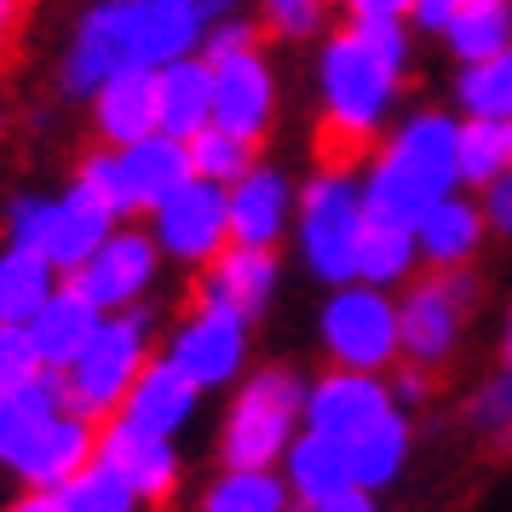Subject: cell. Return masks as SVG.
<instances>
[{"label": "cell", "instance_id": "1", "mask_svg": "<svg viewBox=\"0 0 512 512\" xmlns=\"http://www.w3.org/2000/svg\"><path fill=\"white\" fill-rule=\"evenodd\" d=\"M409 64V24L380 18V24H346L323 47V127H317V162L357 167L369 156L380 121L392 110L397 81Z\"/></svg>", "mask_w": 512, "mask_h": 512}, {"label": "cell", "instance_id": "2", "mask_svg": "<svg viewBox=\"0 0 512 512\" xmlns=\"http://www.w3.org/2000/svg\"><path fill=\"white\" fill-rule=\"evenodd\" d=\"M461 121L443 116V110H415V116L397 127L386 150L369 162V179H363V213L380 219V225H409L438 196L461 190Z\"/></svg>", "mask_w": 512, "mask_h": 512}, {"label": "cell", "instance_id": "3", "mask_svg": "<svg viewBox=\"0 0 512 512\" xmlns=\"http://www.w3.org/2000/svg\"><path fill=\"white\" fill-rule=\"evenodd\" d=\"M305 380L294 369H254L236 380L219 420V466H277L300 432Z\"/></svg>", "mask_w": 512, "mask_h": 512}, {"label": "cell", "instance_id": "4", "mask_svg": "<svg viewBox=\"0 0 512 512\" xmlns=\"http://www.w3.org/2000/svg\"><path fill=\"white\" fill-rule=\"evenodd\" d=\"M300 254L305 271L328 288L357 282V242H363V179L346 167H317V179L300 190Z\"/></svg>", "mask_w": 512, "mask_h": 512}, {"label": "cell", "instance_id": "5", "mask_svg": "<svg viewBox=\"0 0 512 512\" xmlns=\"http://www.w3.org/2000/svg\"><path fill=\"white\" fill-rule=\"evenodd\" d=\"M144 363H150V311L133 305V311L104 317L93 328V340L81 346V357L58 374L64 380V403L87 420H110Z\"/></svg>", "mask_w": 512, "mask_h": 512}, {"label": "cell", "instance_id": "6", "mask_svg": "<svg viewBox=\"0 0 512 512\" xmlns=\"http://www.w3.org/2000/svg\"><path fill=\"white\" fill-rule=\"evenodd\" d=\"M323 351L334 369H363V374H386L403 363V340H397V300L386 288L369 282H340L328 294L323 317H317Z\"/></svg>", "mask_w": 512, "mask_h": 512}, {"label": "cell", "instance_id": "7", "mask_svg": "<svg viewBox=\"0 0 512 512\" xmlns=\"http://www.w3.org/2000/svg\"><path fill=\"white\" fill-rule=\"evenodd\" d=\"M478 305V277L466 271H432L420 277L403 300H397V340H403V363L438 369L455 357L466 334V317Z\"/></svg>", "mask_w": 512, "mask_h": 512}, {"label": "cell", "instance_id": "8", "mask_svg": "<svg viewBox=\"0 0 512 512\" xmlns=\"http://www.w3.org/2000/svg\"><path fill=\"white\" fill-rule=\"evenodd\" d=\"M173 369L196 380L202 392H219V386H236L242 369H248V317H236L225 305H190L185 323L173 328V340L162 351Z\"/></svg>", "mask_w": 512, "mask_h": 512}, {"label": "cell", "instance_id": "9", "mask_svg": "<svg viewBox=\"0 0 512 512\" xmlns=\"http://www.w3.org/2000/svg\"><path fill=\"white\" fill-rule=\"evenodd\" d=\"M156 265H162L156 236H144V231H110L104 242H98V254L87 259V265H75V271H70V288L81 294V300H93L104 317H116V311H133V305L150 294Z\"/></svg>", "mask_w": 512, "mask_h": 512}, {"label": "cell", "instance_id": "10", "mask_svg": "<svg viewBox=\"0 0 512 512\" xmlns=\"http://www.w3.org/2000/svg\"><path fill=\"white\" fill-rule=\"evenodd\" d=\"M156 225V248L179 265H208L225 242H231V213H225V185H208V179H185V185L167 196L162 208L150 213Z\"/></svg>", "mask_w": 512, "mask_h": 512}, {"label": "cell", "instance_id": "11", "mask_svg": "<svg viewBox=\"0 0 512 512\" xmlns=\"http://www.w3.org/2000/svg\"><path fill=\"white\" fill-rule=\"evenodd\" d=\"M93 461H104L116 472L121 484L139 495L144 507H167L173 495H179V438H156V432H139V426H127V420H98V449Z\"/></svg>", "mask_w": 512, "mask_h": 512}, {"label": "cell", "instance_id": "12", "mask_svg": "<svg viewBox=\"0 0 512 512\" xmlns=\"http://www.w3.org/2000/svg\"><path fill=\"white\" fill-rule=\"evenodd\" d=\"M121 29V64L139 70H162L173 58H190V47L202 41V12L190 0H110Z\"/></svg>", "mask_w": 512, "mask_h": 512}, {"label": "cell", "instance_id": "13", "mask_svg": "<svg viewBox=\"0 0 512 512\" xmlns=\"http://www.w3.org/2000/svg\"><path fill=\"white\" fill-rule=\"evenodd\" d=\"M397 397L386 386V374H363V369H328L323 380L305 386V409L300 426L323 432V438L351 443L357 432H369L380 415H392Z\"/></svg>", "mask_w": 512, "mask_h": 512}, {"label": "cell", "instance_id": "14", "mask_svg": "<svg viewBox=\"0 0 512 512\" xmlns=\"http://www.w3.org/2000/svg\"><path fill=\"white\" fill-rule=\"evenodd\" d=\"M277 248H248V242H225L219 254L202 265V277H196V300L202 305H225L236 317H248L254 323L259 311L271 305L277 294Z\"/></svg>", "mask_w": 512, "mask_h": 512}, {"label": "cell", "instance_id": "15", "mask_svg": "<svg viewBox=\"0 0 512 512\" xmlns=\"http://www.w3.org/2000/svg\"><path fill=\"white\" fill-rule=\"evenodd\" d=\"M208 70H213V127L259 144L271 116H277V87H271V70H265L259 47L236 52V58H219Z\"/></svg>", "mask_w": 512, "mask_h": 512}, {"label": "cell", "instance_id": "16", "mask_svg": "<svg viewBox=\"0 0 512 512\" xmlns=\"http://www.w3.org/2000/svg\"><path fill=\"white\" fill-rule=\"evenodd\" d=\"M64 409H70L64 403V380L52 369H41L35 380L12 386V392H0V472L18 478L29 466V455L41 449V438L58 426Z\"/></svg>", "mask_w": 512, "mask_h": 512}, {"label": "cell", "instance_id": "17", "mask_svg": "<svg viewBox=\"0 0 512 512\" xmlns=\"http://www.w3.org/2000/svg\"><path fill=\"white\" fill-rule=\"evenodd\" d=\"M196 403H202V386L185 380L167 357H150L139 369V380L127 386V397H121L116 420L139 426V432H156V438H179L196 420Z\"/></svg>", "mask_w": 512, "mask_h": 512}, {"label": "cell", "instance_id": "18", "mask_svg": "<svg viewBox=\"0 0 512 512\" xmlns=\"http://www.w3.org/2000/svg\"><path fill=\"white\" fill-rule=\"evenodd\" d=\"M116 231V213L98 202L93 190L70 185V196H58L47 202V225H41V242H35V254L47 259L58 277H70L75 265H87L98 254V242Z\"/></svg>", "mask_w": 512, "mask_h": 512}, {"label": "cell", "instance_id": "19", "mask_svg": "<svg viewBox=\"0 0 512 512\" xmlns=\"http://www.w3.org/2000/svg\"><path fill=\"white\" fill-rule=\"evenodd\" d=\"M225 213H231V242L248 248H277L282 231L294 225V185L277 167H248L236 185H225Z\"/></svg>", "mask_w": 512, "mask_h": 512}, {"label": "cell", "instance_id": "20", "mask_svg": "<svg viewBox=\"0 0 512 512\" xmlns=\"http://www.w3.org/2000/svg\"><path fill=\"white\" fill-rule=\"evenodd\" d=\"M484 208L461 196V190H449L438 196L432 208L415 219V248H420V265H432V271H466L478 248H484Z\"/></svg>", "mask_w": 512, "mask_h": 512}, {"label": "cell", "instance_id": "21", "mask_svg": "<svg viewBox=\"0 0 512 512\" xmlns=\"http://www.w3.org/2000/svg\"><path fill=\"white\" fill-rule=\"evenodd\" d=\"M282 484H288V495H294V507H323V501H334V495H346L351 484V461H346V443L340 438H323V432H311V426H300L294 432V443H288V455L277 461Z\"/></svg>", "mask_w": 512, "mask_h": 512}, {"label": "cell", "instance_id": "22", "mask_svg": "<svg viewBox=\"0 0 512 512\" xmlns=\"http://www.w3.org/2000/svg\"><path fill=\"white\" fill-rule=\"evenodd\" d=\"M104 323V311H98L93 300H81L70 282L64 288H52V300L29 317V346H35V357H41V369L64 374L81 357V346L93 340V328Z\"/></svg>", "mask_w": 512, "mask_h": 512}, {"label": "cell", "instance_id": "23", "mask_svg": "<svg viewBox=\"0 0 512 512\" xmlns=\"http://www.w3.org/2000/svg\"><path fill=\"white\" fill-rule=\"evenodd\" d=\"M213 121V70L208 58H173L156 70V133L190 139Z\"/></svg>", "mask_w": 512, "mask_h": 512}, {"label": "cell", "instance_id": "24", "mask_svg": "<svg viewBox=\"0 0 512 512\" xmlns=\"http://www.w3.org/2000/svg\"><path fill=\"white\" fill-rule=\"evenodd\" d=\"M93 98H98V133L116 144V150L156 133V70L121 64Z\"/></svg>", "mask_w": 512, "mask_h": 512}, {"label": "cell", "instance_id": "25", "mask_svg": "<svg viewBox=\"0 0 512 512\" xmlns=\"http://www.w3.org/2000/svg\"><path fill=\"white\" fill-rule=\"evenodd\" d=\"M409 409H392V415H380L369 432H357L346 443V461H351V484L380 495V489H392L403 478V466H409Z\"/></svg>", "mask_w": 512, "mask_h": 512}, {"label": "cell", "instance_id": "26", "mask_svg": "<svg viewBox=\"0 0 512 512\" xmlns=\"http://www.w3.org/2000/svg\"><path fill=\"white\" fill-rule=\"evenodd\" d=\"M196 512H294V495L277 466H219Z\"/></svg>", "mask_w": 512, "mask_h": 512}, {"label": "cell", "instance_id": "27", "mask_svg": "<svg viewBox=\"0 0 512 512\" xmlns=\"http://www.w3.org/2000/svg\"><path fill=\"white\" fill-rule=\"evenodd\" d=\"M443 47L455 64H478L512 47V0H461L443 24Z\"/></svg>", "mask_w": 512, "mask_h": 512}, {"label": "cell", "instance_id": "28", "mask_svg": "<svg viewBox=\"0 0 512 512\" xmlns=\"http://www.w3.org/2000/svg\"><path fill=\"white\" fill-rule=\"evenodd\" d=\"M52 288H58V271H52L47 259L35 254V248H12L6 242V254H0V323L24 328L52 300Z\"/></svg>", "mask_w": 512, "mask_h": 512}, {"label": "cell", "instance_id": "29", "mask_svg": "<svg viewBox=\"0 0 512 512\" xmlns=\"http://www.w3.org/2000/svg\"><path fill=\"white\" fill-rule=\"evenodd\" d=\"M415 265H420V248H415V231H409V225H380V219L363 225V242H357V282L392 294L397 282L415 277Z\"/></svg>", "mask_w": 512, "mask_h": 512}, {"label": "cell", "instance_id": "30", "mask_svg": "<svg viewBox=\"0 0 512 512\" xmlns=\"http://www.w3.org/2000/svg\"><path fill=\"white\" fill-rule=\"evenodd\" d=\"M121 70V29H116V6H98L93 18L81 24V35H75L70 47V70H64V81H70V93H98L110 75Z\"/></svg>", "mask_w": 512, "mask_h": 512}, {"label": "cell", "instance_id": "31", "mask_svg": "<svg viewBox=\"0 0 512 512\" xmlns=\"http://www.w3.org/2000/svg\"><path fill=\"white\" fill-rule=\"evenodd\" d=\"M455 104L466 121H512V47L495 58H478V64H461Z\"/></svg>", "mask_w": 512, "mask_h": 512}, {"label": "cell", "instance_id": "32", "mask_svg": "<svg viewBox=\"0 0 512 512\" xmlns=\"http://www.w3.org/2000/svg\"><path fill=\"white\" fill-rule=\"evenodd\" d=\"M185 150H190V173L208 179V185H236V179L259 162L254 144L236 139V133H225V127H213V121L202 127V133H190Z\"/></svg>", "mask_w": 512, "mask_h": 512}, {"label": "cell", "instance_id": "33", "mask_svg": "<svg viewBox=\"0 0 512 512\" xmlns=\"http://www.w3.org/2000/svg\"><path fill=\"white\" fill-rule=\"evenodd\" d=\"M58 507L64 512H150L104 461H87L75 478H64L58 484Z\"/></svg>", "mask_w": 512, "mask_h": 512}, {"label": "cell", "instance_id": "34", "mask_svg": "<svg viewBox=\"0 0 512 512\" xmlns=\"http://www.w3.org/2000/svg\"><path fill=\"white\" fill-rule=\"evenodd\" d=\"M455 156H461V185L484 190L489 179H501L512 167L507 162V121H461Z\"/></svg>", "mask_w": 512, "mask_h": 512}, {"label": "cell", "instance_id": "35", "mask_svg": "<svg viewBox=\"0 0 512 512\" xmlns=\"http://www.w3.org/2000/svg\"><path fill=\"white\" fill-rule=\"evenodd\" d=\"M472 426L489 432V438H512V374L507 369L478 386V397H472Z\"/></svg>", "mask_w": 512, "mask_h": 512}, {"label": "cell", "instance_id": "36", "mask_svg": "<svg viewBox=\"0 0 512 512\" xmlns=\"http://www.w3.org/2000/svg\"><path fill=\"white\" fill-rule=\"evenodd\" d=\"M41 374V357L29 346V328L18 323H0V392H12V386H24Z\"/></svg>", "mask_w": 512, "mask_h": 512}, {"label": "cell", "instance_id": "37", "mask_svg": "<svg viewBox=\"0 0 512 512\" xmlns=\"http://www.w3.org/2000/svg\"><path fill=\"white\" fill-rule=\"evenodd\" d=\"M323 12L328 0H265V29H277V35H311V29H323Z\"/></svg>", "mask_w": 512, "mask_h": 512}, {"label": "cell", "instance_id": "38", "mask_svg": "<svg viewBox=\"0 0 512 512\" xmlns=\"http://www.w3.org/2000/svg\"><path fill=\"white\" fill-rule=\"evenodd\" d=\"M478 208H484V231L489 236H507V242H512V167L501 173V179H489V185L478 190Z\"/></svg>", "mask_w": 512, "mask_h": 512}, {"label": "cell", "instance_id": "39", "mask_svg": "<svg viewBox=\"0 0 512 512\" xmlns=\"http://www.w3.org/2000/svg\"><path fill=\"white\" fill-rule=\"evenodd\" d=\"M202 41H208V64H219V58H236V52H254V47H259V24H242V18H231V24L202 29Z\"/></svg>", "mask_w": 512, "mask_h": 512}, {"label": "cell", "instance_id": "40", "mask_svg": "<svg viewBox=\"0 0 512 512\" xmlns=\"http://www.w3.org/2000/svg\"><path fill=\"white\" fill-rule=\"evenodd\" d=\"M392 397H397V409H409V403H426L432 397V369H420V363H409V369H397L392 380Z\"/></svg>", "mask_w": 512, "mask_h": 512}, {"label": "cell", "instance_id": "41", "mask_svg": "<svg viewBox=\"0 0 512 512\" xmlns=\"http://www.w3.org/2000/svg\"><path fill=\"white\" fill-rule=\"evenodd\" d=\"M351 24H380V18H409L415 0H346Z\"/></svg>", "mask_w": 512, "mask_h": 512}, {"label": "cell", "instance_id": "42", "mask_svg": "<svg viewBox=\"0 0 512 512\" xmlns=\"http://www.w3.org/2000/svg\"><path fill=\"white\" fill-rule=\"evenodd\" d=\"M455 6H461V0H415L409 18H415V29H426V35H443V24L455 18Z\"/></svg>", "mask_w": 512, "mask_h": 512}, {"label": "cell", "instance_id": "43", "mask_svg": "<svg viewBox=\"0 0 512 512\" xmlns=\"http://www.w3.org/2000/svg\"><path fill=\"white\" fill-rule=\"evenodd\" d=\"M0 512H64L58 507V489H35V484H18V495L6 501Z\"/></svg>", "mask_w": 512, "mask_h": 512}, {"label": "cell", "instance_id": "44", "mask_svg": "<svg viewBox=\"0 0 512 512\" xmlns=\"http://www.w3.org/2000/svg\"><path fill=\"white\" fill-rule=\"evenodd\" d=\"M311 512H386V507L369 489H346V495H334V501H323V507H311Z\"/></svg>", "mask_w": 512, "mask_h": 512}, {"label": "cell", "instance_id": "45", "mask_svg": "<svg viewBox=\"0 0 512 512\" xmlns=\"http://www.w3.org/2000/svg\"><path fill=\"white\" fill-rule=\"evenodd\" d=\"M18 12H24V0H0V52H6L12 29H18Z\"/></svg>", "mask_w": 512, "mask_h": 512}, {"label": "cell", "instance_id": "46", "mask_svg": "<svg viewBox=\"0 0 512 512\" xmlns=\"http://www.w3.org/2000/svg\"><path fill=\"white\" fill-rule=\"evenodd\" d=\"M196 12H202V24H213V18H231L236 12V0H190Z\"/></svg>", "mask_w": 512, "mask_h": 512}, {"label": "cell", "instance_id": "47", "mask_svg": "<svg viewBox=\"0 0 512 512\" xmlns=\"http://www.w3.org/2000/svg\"><path fill=\"white\" fill-rule=\"evenodd\" d=\"M501 363H507V374H512V311H507V334H501Z\"/></svg>", "mask_w": 512, "mask_h": 512}, {"label": "cell", "instance_id": "48", "mask_svg": "<svg viewBox=\"0 0 512 512\" xmlns=\"http://www.w3.org/2000/svg\"><path fill=\"white\" fill-rule=\"evenodd\" d=\"M507 162H512V121H507Z\"/></svg>", "mask_w": 512, "mask_h": 512}, {"label": "cell", "instance_id": "49", "mask_svg": "<svg viewBox=\"0 0 512 512\" xmlns=\"http://www.w3.org/2000/svg\"><path fill=\"white\" fill-rule=\"evenodd\" d=\"M294 512H305V507H294Z\"/></svg>", "mask_w": 512, "mask_h": 512}]
</instances>
